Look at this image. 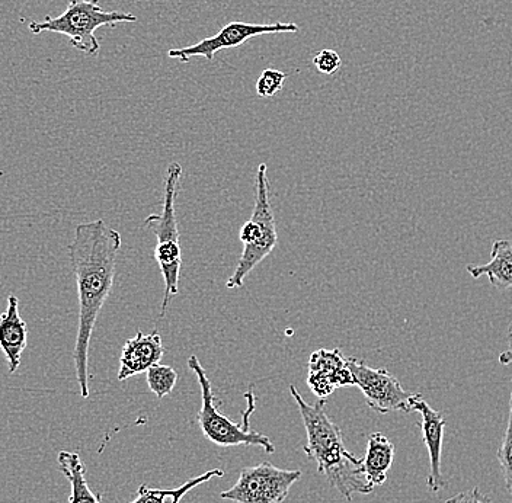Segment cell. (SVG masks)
<instances>
[{
    "mask_svg": "<svg viewBox=\"0 0 512 503\" xmlns=\"http://www.w3.org/2000/svg\"><path fill=\"white\" fill-rule=\"evenodd\" d=\"M123 237L104 220L76 226L69 258L78 285L79 320L73 361L83 399L89 397V345L99 313L114 287Z\"/></svg>",
    "mask_w": 512,
    "mask_h": 503,
    "instance_id": "1",
    "label": "cell"
},
{
    "mask_svg": "<svg viewBox=\"0 0 512 503\" xmlns=\"http://www.w3.org/2000/svg\"><path fill=\"white\" fill-rule=\"evenodd\" d=\"M290 393L299 406L307 444L304 453L315 461L318 472L328 479L329 485L338 490L347 501L354 495H368L374 488L368 485L363 472V458H357L345 447L341 428L326 415L325 399L309 405L291 384Z\"/></svg>",
    "mask_w": 512,
    "mask_h": 503,
    "instance_id": "2",
    "label": "cell"
},
{
    "mask_svg": "<svg viewBox=\"0 0 512 503\" xmlns=\"http://www.w3.org/2000/svg\"><path fill=\"white\" fill-rule=\"evenodd\" d=\"M182 166L178 162L171 163L166 171L165 189H163V208L160 214H150L143 221V227L155 233V259L158 262L163 281L162 309L159 317L168 312L172 297L179 293V275L182 267V251L179 245L178 221H176L175 201L181 181Z\"/></svg>",
    "mask_w": 512,
    "mask_h": 503,
    "instance_id": "3",
    "label": "cell"
},
{
    "mask_svg": "<svg viewBox=\"0 0 512 503\" xmlns=\"http://www.w3.org/2000/svg\"><path fill=\"white\" fill-rule=\"evenodd\" d=\"M137 16L127 12L104 11L99 0H67L66 11L59 16H46L44 21L28 24L31 34L56 32L66 35L80 53L96 56L101 50L95 32L102 27L115 28L118 24L137 22Z\"/></svg>",
    "mask_w": 512,
    "mask_h": 503,
    "instance_id": "4",
    "label": "cell"
},
{
    "mask_svg": "<svg viewBox=\"0 0 512 503\" xmlns=\"http://www.w3.org/2000/svg\"><path fill=\"white\" fill-rule=\"evenodd\" d=\"M239 239L243 243V252L235 271L227 280V288H242L246 277L274 251L278 243L277 226L270 201V181L265 163H261L256 171L254 214L243 224Z\"/></svg>",
    "mask_w": 512,
    "mask_h": 503,
    "instance_id": "5",
    "label": "cell"
},
{
    "mask_svg": "<svg viewBox=\"0 0 512 503\" xmlns=\"http://www.w3.org/2000/svg\"><path fill=\"white\" fill-rule=\"evenodd\" d=\"M188 368L198 378L201 387V409L197 415V424L208 441L217 447H259L268 454L275 453L274 444L267 435L249 428L246 415L245 425L236 424L224 416L216 406L213 386L208 380L206 370L195 355L188 358Z\"/></svg>",
    "mask_w": 512,
    "mask_h": 503,
    "instance_id": "6",
    "label": "cell"
},
{
    "mask_svg": "<svg viewBox=\"0 0 512 503\" xmlns=\"http://www.w3.org/2000/svg\"><path fill=\"white\" fill-rule=\"evenodd\" d=\"M300 479V470L278 469L264 461L240 470L238 482L220 493V498L236 503H283Z\"/></svg>",
    "mask_w": 512,
    "mask_h": 503,
    "instance_id": "7",
    "label": "cell"
},
{
    "mask_svg": "<svg viewBox=\"0 0 512 503\" xmlns=\"http://www.w3.org/2000/svg\"><path fill=\"white\" fill-rule=\"evenodd\" d=\"M355 386L366 397L368 408L380 415L392 412H412V403L421 393H409L398 378L386 368L368 367L363 361L348 358Z\"/></svg>",
    "mask_w": 512,
    "mask_h": 503,
    "instance_id": "8",
    "label": "cell"
},
{
    "mask_svg": "<svg viewBox=\"0 0 512 503\" xmlns=\"http://www.w3.org/2000/svg\"><path fill=\"white\" fill-rule=\"evenodd\" d=\"M300 27L294 22H275V24H246V22H230L224 25L222 30L213 37L201 40L194 46L184 48H172L168 51L171 59L181 63H190L192 57H204L208 62H213L217 53L227 48H236L245 44L251 38L261 37L267 34H286V32H299Z\"/></svg>",
    "mask_w": 512,
    "mask_h": 503,
    "instance_id": "9",
    "label": "cell"
},
{
    "mask_svg": "<svg viewBox=\"0 0 512 503\" xmlns=\"http://www.w3.org/2000/svg\"><path fill=\"white\" fill-rule=\"evenodd\" d=\"M307 386L318 399H326L341 387L355 386L341 349H318L310 355Z\"/></svg>",
    "mask_w": 512,
    "mask_h": 503,
    "instance_id": "10",
    "label": "cell"
},
{
    "mask_svg": "<svg viewBox=\"0 0 512 503\" xmlns=\"http://www.w3.org/2000/svg\"><path fill=\"white\" fill-rule=\"evenodd\" d=\"M412 412H418L421 415L422 440L428 450L430 457V473H428L427 486L432 493H438L447 488V482L441 473V453H443L444 429H446V419L443 413L432 409L425 402L422 394L412 403Z\"/></svg>",
    "mask_w": 512,
    "mask_h": 503,
    "instance_id": "11",
    "label": "cell"
},
{
    "mask_svg": "<svg viewBox=\"0 0 512 503\" xmlns=\"http://www.w3.org/2000/svg\"><path fill=\"white\" fill-rule=\"evenodd\" d=\"M163 355H165V348L158 331L150 333L137 331L133 338L128 339L121 351L118 380L124 381L147 373L150 367L159 364Z\"/></svg>",
    "mask_w": 512,
    "mask_h": 503,
    "instance_id": "12",
    "label": "cell"
},
{
    "mask_svg": "<svg viewBox=\"0 0 512 503\" xmlns=\"http://www.w3.org/2000/svg\"><path fill=\"white\" fill-rule=\"evenodd\" d=\"M27 322L19 315V299L11 294L8 307L0 313V351L9 365V373L14 374L21 365L22 354L27 349Z\"/></svg>",
    "mask_w": 512,
    "mask_h": 503,
    "instance_id": "13",
    "label": "cell"
},
{
    "mask_svg": "<svg viewBox=\"0 0 512 503\" xmlns=\"http://www.w3.org/2000/svg\"><path fill=\"white\" fill-rule=\"evenodd\" d=\"M395 460V445L382 434L373 432L368 437L366 456L363 458L364 477L371 488L383 486L387 473Z\"/></svg>",
    "mask_w": 512,
    "mask_h": 503,
    "instance_id": "14",
    "label": "cell"
},
{
    "mask_svg": "<svg viewBox=\"0 0 512 503\" xmlns=\"http://www.w3.org/2000/svg\"><path fill=\"white\" fill-rule=\"evenodd\" d=\"M466 269L475 280L488 277L496 290H511L512 243L508 240H495L492 245L491 261L483 265H469Z\"/></svg>",
    "mask_w": 512,
    "mask_h": 503,
    "instance_id": "15",
    "label": "cell"
},
{
    "mask_svg": "<svg viewBox=\"0 0 512 503\" xmlns=\"http://www.w3.org/2000/svg\"><path fill=\"white\" fill-rule=\"evenodd\" d=\"M60 472L70 483L69 503H102L101 496L89 488L86 467L78 453L60 451L57 456Z\"/></svg>",
    "mask_w": 512,
    "mask_h": 503,
    "instance_id": "16",
    "label": "cell"
},
{
    "mask_svg": "<svg viewBox=\"0 0 512 503\" xmlns=\"http://www.w3.org/2000/svg\"><path fill=\"white\" fill-rule=\"evenodd\" d=\"M224 472L222 469L208 470V472L200 474V476L192 477V479L185 482L179 488L171 490L152 489L147 485L140 486L137 490V496L133 501L128 503H181L184 496L190 490L198 488L204 483L210 482L213 477H223Z\"/></svg>",
    "mask_w": 512,
    "mask_h": 503,
    "instance_id": "17",
    "label": "cell"
},
{
    "mask_svg": "<svg viewBox=\"0 0 512 503\" xmlns=\"http://www.w3.org/2000/svg\"><path fill=\"white\" fill-rule=\"evenodd\" d=\"M146 381L150 392L155 394L158 399H163L175 389L178 373L169 365L159 362L147 370Z\"/></svg>",
    "mask_w": 512,
    "mask_h": 503,
    "instance_id": "18",
    "label": "cell"
},
{
    "mask_svg": "<svg viewBox=\"0 0 512 503\" xmlns=\"http://www.w3.org/2000/svg\"><path fill=\"white\" fill-rule=\"evenodd\" d=\"M496 457H498L499 466H501L502 474H504L505 486H507L508 492H510L512 498V390L507 429H505L504 440H502L501 447H499Z\"/></svg>",
    "mask_w": 512,
    "mask_h": 503,
    "instance_id": "19",
    "label": "cell"
},
{
    "mask_svg": "<svg viewBox=\"0 0 512 503\" xmlns=\"http://www.w3.org/2000/svg\"><path fill=\"white\" fill-rule=\"evenodd\" d=\"M288 78L287 73L277 69H265L256 82V94L259 98H271L283 89L284 82Z\"/></svg>",
    "mask_w": 512,
    "mask_h": 503,
    "instance_id": "20",
    "label": "cell"
},
{
    "mask_svg": "<svg viewBox=\"0 0 512 503\" xmlns=\"http://www.w3.org/2000/svg\"><path fill=\"white\" fill-rule=\"evenodd\" d=\"M312 63L319 73L326 76L335 75L342 66L341 56L335 50H329V48L316 53Z\"/></svg>",
    "mask_w": 512,
    "mask_h": 503,
    "instance_id": "21",
    "label": "cell"
},
{
    "mask_svg": "<svg viewBox=\"0 0 512 503\" xmlns=\"http://www.w3.org/2000/svg\"><path fill=\"white\" fill-rule=\"evenodd\" d=\"M444 503H494L485 493L480 492L479 488L464 490L457 493L453 498L447 499Z\"/></svg>",
    "mask_w": 512,
    "mask_h": 503,
    "instance_id": "22",
    "label": "cell"
},
{
    "mask_svg": "<svg viewBox=\"0 0 512 503\" xmlns=\"http://www.w3.org/2000/svg\"><path fill=\"white\" fill-rule=\"evenodd\" d=\"M507 349L499 355V364L512 365V322L507 332Z\"/></svg>",
    "mask_w": 512,
    "mask_h": 503,
    "instance_id": "23",
    "label": "cell"
}]
</instances>
